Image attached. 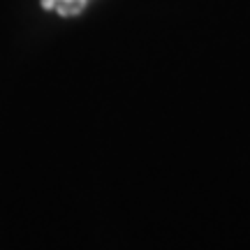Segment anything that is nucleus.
I'll list each match as a JSON object with an SVG mask.
<instances>
[{
    "mask_svg": "<svg viewBox=\"0 0 250 250\" xmlns=\"http://www.w3.org/2000/svg\"><path fill=\"white\" fill-rule=\"evenodd\" d=\"M56 2H86V0H44V7L51 9Z\"/></svg>",
    "mask_w": 250,
    "mask_h": 250,
    "instance_id": "obj_1",
    "label": "nucleus"
}]
</instances>
